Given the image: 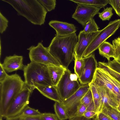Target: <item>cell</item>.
<instances>
[{"label": "cell", "instance_id": "6", "mask_svg": "<svg viewBox=\"0 0 120 120\" xmlns=\"http://www.w3.org/2000/svg\"><path fill=\"white\" fill-rule=\"evenodd\" d=\"M97 86H103L109 89L120 103V83L105 70L98 67L92 82Z\"/></svg>", "mask_w": 120, "mask_h": 120}, {"label": "cell", "instance_id": "14", "mask_svg": "<svg viewBox=\"0 0 120 120\" xmlns=\"http://www.w3.org/2000/svg\"><path fill=\"white\" fill-rule=\"evenodd\" d=\"M97 86L100 96V106L98 113L101 111L103 106L105 105H109L116 109L118 103L114 95L105 87Z\"/></svg>", "mask_w": 120, "mask_h": 120}, {"label": "cell", "instance_id": "29", "mask_svg": "<svg viewBox=\"0 0 120 120\" xmlns=\"http://www.w3.org/2000/svg\"><path fill=\"white\" fill-rule=\"evenodd\" d=\"M112 10L113 8L111 7L104 8L103 11L99 13V17L102 21L109 20L113 15Z\"/></svg>", "mask_w": 120, "mask_h": 120}, {"label": "cell", "instance_id": "36", "mask_svg": "<svg viewBox=\"0 0 120 120\" xmlns=\"http://www.w3.org/2000/svg\"><path fill=\"white\" fill-rule=\"evenodd\" d=\"M86 109V107L81 103L78 107L75 116L80 117L83 116Z\"/></svg>", "mask_w": 120, "mask_h": 120}, {"label": "cell", "instance_id": "34", "mask_svg": "<svg viewBox=\"0 0 120 120\" xmlns=\"http://www.w3.org/2000/svg\"><path fill=\"white\" fill-rule=\"evenodd\" d=\"M108 61L107 63L109 67L113 70L120 74V64L114 59Z\"/></svg>", "mask_w": 120, "mask_h": 120}, {"label": "cell", "instance_id": "46", "mask_svg": "<svg viewBox=\"0 0 120 120\" xmlns=\"http://www.w3.org/2000/svg\"><path fill=\"white\" fill-rule=\"evenodd\" d=\"M0 120H3L2 118L1 117H0Z\"/></svg>", "mask_w": 120, "mask_h": 120}, {"label": "cell", "instance_id": "19", "mask_svg": "<svg viewBox=\"0 0 120 120\" xmlns=\"http://www.w3.org/2000/svg\"><path fill=\"white\" fill-rule=\"evenodd\" d=\"M99 54L109 61L110 58H113L114 50L113 45L106 41L103 42L98 48Z\"/></svg>", "mask_w": 120, "mask_h": 120}, {"label": "cell", "instance_id": "44", "mask_svg": "<svg viewBox=\"0 0 120 120\" xmlns=\"http://www.w3.org/2000/svg\"><path fill=\"white\" fill-rule=\"evenodd\" d=\"M116 109L120 112V103L117 107Z\"/></svg>", "mask_w": 120, "mask_h": 120}, {"label": "cell", "instance_id": "28", "mask_svg": "<svg viewBox=\"0 0 120 120\" xmlns=\"http://www.w3.org/2000/svg\"><path fill=\"white\" fill-rule=\"evenodd\" d=\"M112 43L114 50V59L120 64V37L115 39Z\"/></svg>", "mask_w": 120, "mask_h": 120}, {"label": "cell", "instance_id": "27", "mask_svg": "<svg viewBox=\"0 0 120 120\" xmlns=\"http://www.w3.org/2000/svg\"><path fill=\"white\" fill-rule=\"evenodd\" d=\"M99 28L94 19L92 18L86 23L83 30L85 33H90L98 31Z\"/></svg>", "mask_w": 120, "mask_h": 120}, {"label": "cell", "instance_id": "23", "mask_svg": "<svg viewBox=\"0 0 120 120\" xmlns=\"http://www.w3.org/2000/svg\"><path fill=\"white\" fill-rule=\"evenodd\" d=\"M55 114L60 120H65L68 119V115L60 103L55 101L54 105Z\"/></svg>", "mask_w": 120, "mask_h": 120}, {"label": "cell", "instance_id": "11", "mask_svg": "<svg viewBox=\"0 0 120 120\" xmlns=\"http://www.w3.org/2000/svg\"><path fill=\"white\" fill-rule=\"evenodd\" d=\"M77 5L72 18L74 19L83 27L91 19L98 14L101 8L93 6L83 4Z\"/></svg>", "mask_w": 120, "mask_h": 120}, {"label": "cell", "instance_id": "2", "mask_svg": "<svg viewBox=\"0 0 120 120\" xmlns=\"http://www.w3.org/2000/svg\"><path fill=\"white\" fill-rule=\"evenodd\" d=\"M11 5L18 15L35 25L44 24L47 11L37 0H1Z\"/></svg>", "mask_w": 120, "mask_h": 120}, {"label": "cell", "instance_id": "38", "mask_svg": "<svg viewBox=\"0 0 120 120\" xmlns=\"http://www.w3.org/2000/svg\"><path fill=\"white\" fill-rule=\"evenodd\" d=\"M97 114V113L94 111H86L84 114L83 116L87 119H90L94 118Z\"/></svg>", "mask_w": 120, "mask_h": 120}, {"label": "cell", "instance_id": "25", "mask_svg": "<svg viewBox=\"0 0 120 120\" xmlns=\"http://www.w3.org/2000/svg\"><path fill=\"white\" fill-rule=\"evenodd\" d=\"M41 113L38 110L32 108L28 105L18 116L22 118L39 116Z\"/></svg>", "mask_w": 120, "mask_h": 120}, {"label": "cell", "instance_id": "7", "mask_svg": "<svg viewBox=\"0 0 120 120\" xmlns=\"http://www.w3.org/2000/svg\"><path fill=\"white\" fill-rule=\"evenodd\" d=\"M120 26V19L110 22L105 27L100 30L86 50L83 57L89 56L98 49L101 44L114 34Z\"/></svg>", "mask_w": 120, "mask_h": 120}, {"label": "cell", "instance_id": "30", "mask_svg": "<svg viewBox=\"0 0 120 120\" xmlns=\"http://www.w3.org/2000/svg\"><path fill=\"white\" fill-rule=\"evenodd\" d=\"M48 11L54 10L56 7V0H37Z\"/></svg>", "mask_w": 120, "mask_h": 120}, {"label": "cell", "instance_id": "16", "mask_svg": "<svg viewBox=\"0 0 120 120\" xmlns=\"http://www.w3.org/2000/svg\"><path fill=\"white\" fill-rule=\"evenodd\" d=\"M49 24L55 30L56 35L58 36H68L75 33L77 31L74 25L66 22L52 20L49 22Z\"/></svg>", "mask_w": 120, "mask_h": 120}, {"label": "cell", "instance_id": "37", "mask_svg": "<svg viewBox=\"0 0 120 120\" xmlns=\"http://www.w3.org/2000/svg\"><path fill=\"white\" fill-rule=\"evenodd\" d=\"M9 75L3 67L2 63H0V83L4 81Z\"/></svg>", "mask_w": 120, "mask_h": 120}, {"label": "cell", "instance_id": "18", "mask_svg": "<svg viewBox=\"0 0 120 120\" xmlns=\"http://www.w3.org/2000/svg\"><path fill=\"white\" fill-rule=\"evenodd\" d=\"M49 76L53 86H56L67 69L62 66L47 65Z\"/></svg>", "mask_w": 120, "mask_h": 120}, {"label": "cell", "instance_id": "40", "mask_svg": "<svg viewBox=\"0 0 120 120\" xmlns=\"http://www.w3.org/2000/svg\"><path fill=\"white\" fill-rule=\"evenodd\" d=\"M25 120H42L39 116L26 117L23 118Z\"/></svg>", "mask_w": 120, "mask_h": 120}, {"label": "cell", "instance_id": "15", "mask_svg": "<svg viewBox=\"0 0 120 120\" xmlns=\"http://www.w3.org/2000/svg\"><path fill=\"white\" fill-rule=\"evenodd\" d=\"M23 60L22 56L14 54L6 56L2 65L6 71L8 73L23 70L24 66L23 64Z\"/></svg>", "mask_w": 120, "mask_h": 120}, {"label": "cell", "instance_id": "41", "mask_svg": "<svg viewBox=\"0 0 120 120\" xmlns=\"http://www.w3.org/2000/svg\"><path fill=\"white\" fill-rule=\"evenodd\" d=\"M83 116L80 117L75 116L69 119V120H89Z\"/></svg>", "mask_w": 120, "mask_h": 120}, {"label": "cell", "instance_id": "24", "mask_svg": "<svg viewBox=\"0 0 120 120\" xmlns=\"http://www.w3.org/2000/svg\"><path fill=\"white\" fill-rule=\"evenodd\" d=\"M75 72L78 76V79L81 76L84 65V60L83 58L79 59L77 58L75 54Z\"/></svg>", "mask_w": 120, "mask_h": 120}, {"label": "cell", "instance_id": "39", "mask_svg": "<svg viewBox=\"0 0 120 120\" xmlns=\"http://www.w3.org/2000/svg\"><path fill=\"white\" fill-rule=\"evenodd\" d=\"M96 117L98 120H113L109 116L101 112L98 113Z\"/></svg>", "mask_w": 120, "mask_h": 120}, {"label": "cell", "instance_id": "43", "mask_svg": "<svg viewBox=\"0 0 120 120\" xmlns=\"http://www.w3.org/2000/svg\"><path fill=\"white\" fill-rule=\"evenodd\" d=\"M6 119V120H25L23 118L18 116Z\"/></svg>", "mask_w": 120, "mask_h": 120}, {"label": "cell", "instance_id": "45", "mask_svg": "<svg viewBox=\"0 0 120 120\" xmlns=\"http://www.w3.org/2000/svg\"><path fill=\"white\" fill-rule=\"evenodd\" d=\"M89 120H98V119H97V118H96V117L94 118H93V119L92 120H90V119Z\"/></svg>", "mask_w": 120, "mask_h": 120}, {"label": "cell", "instance_id": "26", "mask_svg": "<svg viewBox=\"0 0 120 120\" xmlns=\"http://www.w3.org/2000/svg\"><path fill=\"white\" fill-rule=\"evenodd\" d=\"M98 67L107 71L120 83V74L111 68L108 65L107 63L99 62H98Z\"/></svg>", "mask_w": 120, "mask_h": 120}, {"label": "cell", "instance_id": "4", "mask_svg": "<svg viewBox=\"0 0 120 120\" xmlns=\"http://www.w3.org/2000/svg\"><path fill=\"white\" fill-rule=\"evenodd\" d=\"M23 70L25 83L32 91L36 84L53 85L46 65L30 62Z\"/></svg>", "mask_w": 120, "mask_h": 120}, {"label": "cell", "instance_id": "33", "mask_svg": "<svg viewBox=\"0 0 120 120\" xmlns=\"http://www.w3.org/2000/svg\"><path fill=\"white\" fill-rule=\"evenodd\" d=\"M108 1L116 14L120 17V0H108Z\"/></svg>", "mask_w": 120, "mask_h": 120}, {"label": "cell", "instance_id": "10", "mask_svg": "<svg viewBox=\"0 0 120 120\" xmlns=\"http://www.w3.org/2000/svg\"><path fill=\"white\" fill-rule=\"evenodd\" d=\"M90 89L89 84L81 86L76 92L61 103L69 119L76 116L78 107L81 103V99Z\"/></svg>", "mask_w": 120, "mask_h": 120}, {"label": "cell", "instance_id": "1", "mask_svg": "<svg viewBox=\"0 0 120 120\" xmlns=\"http://www.w3.org/2000/svg\"><path fill=\"white\" fill-rule=\"evenodd\" d=\"M78 40L76 33L64 36L56 35L48 49L61 66L68 69L69 65L74 60L75 47Z\"/></svg>", "mask_w": 120, "mask_h": 120}, {"label": "cell", "instance_id": "35", "mask_svg": "<svg viewBox=\"0 0 120 120\" xmlns=\"http://www.w3.org/2000/svg\"><path fill=\"white\" fill-rule=\"evenodd\" d=\"M40 116L42 120H58L55 114L50 113H41Z\"/></svg>", "mask_w": 120, "mask_h": 120}, {"label": "cell", "instance_id": "22", "mask_svg": "<svg viewBox=\"0 0 120 120\" xmlns=\"http://www.w3.org/2000/svg\"><path fill=\"white\" fill-rule=\"evenodd\" d=\"M89 84L90 86V89L92 94L95 111L97 114L100 106V96L97 86L92 82Z\"/></svg>", "mask_w": 120, "mask_h": 120}, {"label": "cell", "instance_id": "42", "mask_svg": "<svg viewBox=\"0 0 120 120\" xmlns=\"http://www.w3.org/2000/svg\"><path fill=\"white\" fill-rule=\"evenodd\" d=\"M86 111H94L95 112L94 102L90 104L87 107Z\"/></svg>", "mask_w": 120, "mask_h": 120}, {"label": "cell", "instance_id": "12", "mask_svg": "<svg viewBox=\"0 0 120 120\" xmlns=\"http://www.w3.org/2000/svg\"><path fill=\"white\" fill-rule=\"evenodd\" d=\"M84 65L80 77L78 79L80 83L83 85L91 83L93 80L98 64L93 53L86 57H83Z\"/></svg>", "mask_w": 120, "mask_h": 120}, {"label": "cell", "instance_id": "8", "mask_svg": "<svg viewBox=\"0 0 120 120\" xmlns=\"http://www.w3.org/2000/svg\"><path fill=\"white\" fill-rule=\"evenodd\" d=\"M27 49L29 51V57L31 62L47 66L61 65L50 53L48 48L44 47L41 42H39L36 46L32 45Z\"/></svg>", "mask_w": 120, "mask_h": 120}, {"label": "cell", "instance_id": "5", "mask_svg": "<svg viewBox=\"0 0 120 120\" xmlns=\"http://www.w3.org/2000/svg\"><path fill=\"white\" fill-rule=\"evenodd\" d=\"M78 77L67 69L56 87L62 101L76 92L81 86L78 80Z\"/></svg>", "mask_w": 120, "mask_h": 120}, {"label": "cell", "instance_id": "20", "mask_svg": "<svg viewBox=\"0 0 120 120\" xmlns=\"http://www.w3.org/2000/svg\"><path fill=\"white\" fill-rule=\"evenodd\" d=\"M77 4H83L95 6L100 8H104L109 4L108 0H69Z\"/></svg>", "mask_w": 120, "mask_h": 120}, {"label": "cell", "instance_id": "32", "mask_svg": "<svg viewBox=\"0 0 120 120\" xmlns=\"http://www.w3.org/2000/svg\"><path fill=\"white\" fill-rule=\"evenodd\" d=\"M8 20L0 12V33L2 34L8 26Z\"/></svg>", "mask_w": 120, "mask_h": 120}, {"label": "cell", "instance_id": "9", "mask_svg": "<svg viewBox=\"0 0 120 120\" xmlns=\"http://www.w3.org/2000/svg\"><path fill=\"white\" fill-rule=\"evenodd\" d=\"M32 92L26 85L11 102L4 118L6 119L18 116L28 106L30 97Z\"/></svg>", "mask_w": 120, "mask_h": 120}, {"label": "cell", "instance_id": "3", "mask_svg": "<svg viewBox=\"0 0 120 120\" xmlns=\"http://www.w3.org/2000/svg\"><path fill=\"white\" fill-rule=\"evenodd\" d=\"M26 86L16 73L8 75L0 84V117L4 118L10 104Z\"/></svg>", "mask_w": 120, "mask_h": 120}, {"label": "cell", "instance_id": "31", "mask_svg": "<svg viewBox=\"0 0 120 120\" xmlns=\"http://www.w3.org/2000/svg\"><path fill=\"white\" fill-rule=\"evenodd\" d=\"M93 102H94L92 94L90 89L82 98L81 102L87 107Z\"/></svg>", "mask_w": 120, "mask_h": 120}, {"label": "cell", "instance_id": "21", "mask_svg": "<svg viewBox=\"0 0 120 120\" xmlns=\"http://www.w3.org/2000/svg\"><path fill=\"white\" fill-rule=\"evenodd\" d=\"M101 112L109 116L113 120H120V112L116 109L109 105L104 106Z\"/></svg>", "mask_w": 120, "mask_h": 120}, {"label": "cell", "instance_id": "13", "mask_svg": "<svg viewBox=\"0 0 120 120\" xmlns=\"http://www.w3.org/2000/svg\"><path fill=\"white\" fill-rule=\"evenodd\" d=\"M100 32L86 33L81 31L78 36V41L75 49V54L78 58H83L85 51L92 41Z\"/></svg>", "mask_w": 120, "mask_h": 120}, {"label": "cell", "instance_id": "17", "mask_svg": "<svg viewBox=\"0 0 120 120\" xmlns=\"http://www.w3.org/2000/svg\"><path fill=\"white\" fill-rule=\"evenodd\" d=\"M35 88L43 95L55 102L61 103L62 101L57 91L56 86L53 85H45L36 84Z\"/></svg>", "mask_w": 120, "mask_h": 120}]
</instances>
